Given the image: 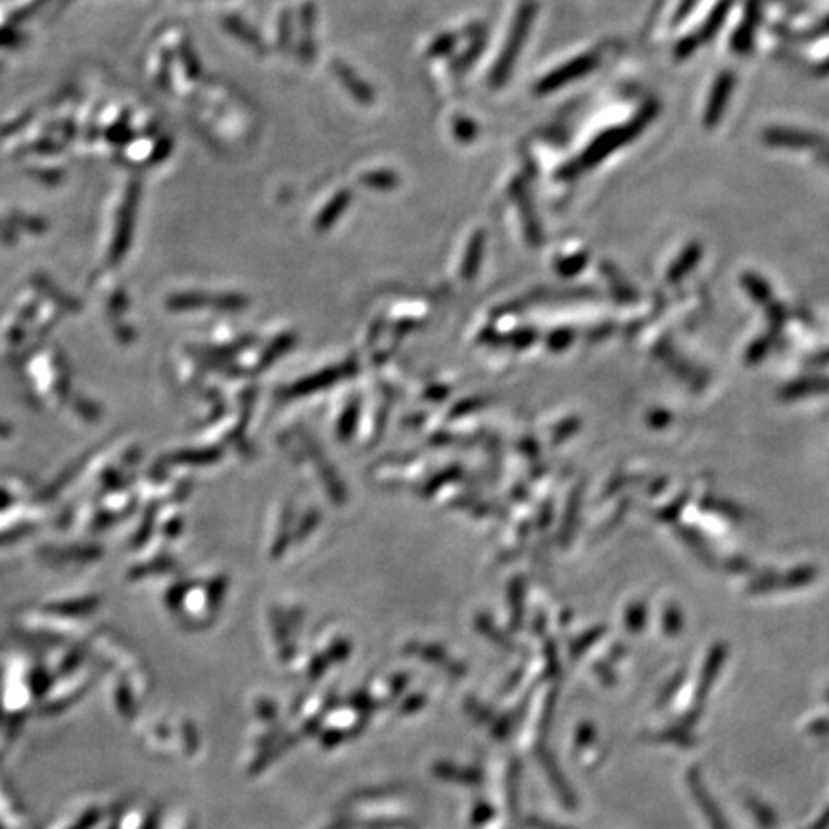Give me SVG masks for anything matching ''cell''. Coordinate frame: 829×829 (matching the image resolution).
I'll return each mask as SVG.
<instances>
[{"instance_id":"6da1fadb","label":"cell","mask_w":829,"mask_h":829,"mask_svg":"<svg viewBox=\"0 0 829 829\" xmlns=\"http://www.w3.org/2000/svg\"><path fill=\"white\" fill-rule=\"evenodd\" d=\"M534 13H536V4L534 3H524L519 8L517 18H514V23H513L511 35H509V39L505 42V49H504L502 54H499L497 64L492 69L490 81H492L494 87H502V85L509 79L513 66H514V62H517L519 52H521L524 40L528 37V31H530V25L534 22Z\"/></svg>"},{"instance_id":"7a4b0ae2","label":"cell","mask_w":829,"mask_h":829,"mask_svg":"<svg viewBox=\"0 0 829 829\" xmlns=\"http://www.w3.org/2000/svg\"><path fill=\"white\" fill-rule=\"evenodd\" d=\"M685 781H688V789L693 795L699 810L703 812V816L709 822L710 829H730V824H727L724 812L720 810L717 800L712 798L710 791L707 789V785L703 783V778H701V771H699L697 766L688 770Z\"/></svg>"},{"instance_id":"3957f363","label":"cell","mask_w":829,"mask_h":829,"mask_svg":"<svg viewBox=\"0 0 829 829\" xmlns=\"http://www.w3.org/2000/svg\"><path fill=\"white\" fill-rule=\"evenodd\" d=\"M597 64V58L595 56H580V58L573 60V62H568L566 66H561L559 69H555L551 71V74H548L546 77H543L538 85H536V93L539 94H548L551 93L553 89H559L563 87V85L570 83V81H575L576 77L584 76V74H588V71Z\"/></svg>"},{"instance_id":"277c9868","label":"cell","mask_w":829,"mask_h":829,"mask_svg":"<svg viewBox=\"0 0 829 829\" xmlns=\"http://www.w3.org/2000/svg\"><path fill=\"white\" fill-rule=\"evenodd\" d=\"M726 656H727V647L724 646V643H717V646L709 651L707 661L701 670V678H699V683H697L695 707L701 709V705L705 703V699L710 693V688L714 685V682H717L720 670L726 663Z\"/></svg>"},{"instance_id":"5b68a950","label":"cell","mask_w":829,"mask_h":829,"mask_svg":"<svg viewBox=\"0 0 829 829\" xmlns=\"http://www.w3.org/2000/svg\"><path fill=\"white\" fill-rule=\"evenodd\" d=\"M334 71H336L338 79L342 81V85H344V87H346L357 100H360L361 104H370V103H373V100H375L373 89H370L367 83H363L360 77H357V76L353 74V71H352L344 62L336 60V62H334Z\"/></svg>"},{"instance_id":"8992f818","label":"cell","mask_w":829,"mask_h":829,"mask_svg":"<svg viewBox=\"0 0 829 829\" xmlns=\"http://www.w3.org/2000/svg\"><path fill=\"white\" fill-rule=\"evenodd\" d=\"M313 23H316V6L308 3L302 8V40H299V56H302L304 62H311L313 54H316Z\"/></svg>"},{"instance_id":"52a82bcc","label":"cell","mask_w":829,"mask_h":829,"mask_svg":"<svg viewBox=\"0 0 829 829\" xmlns=\"http://www.w3.org/2000/svg\"><path fill=\"white\" fill-rule=\"evenodd\" d=\"M225 27L228 30V33H233V35L238 37L242 42H246V45L252 47L254 50H257V52H263V50H265V47H263V39H262L260 35H257L248 23H245L240 18H236L235 13H233V16H227V18H225Z\"/></svg>"},{"instance_id":"ba28073f","label":"cell","mask_w":829,"mask_h":829,"mask_svg":"<svg viewBox=\"0 0 829 829\" xmlns=\"http://www.w3.org/2000/svg\"><path fill=\"white\" fill-rule=\"evenodd\" d=\"M745 807L751 812V816L754 818V822L759 824L762 829H776V825H778L776 812L771 810L768 805H764L761 798L747 795L745 797Z\"/></svg>"},{"instance_id":"9c48e42d","label":"cell","mask_w":829,"mask_h":829,"mask_svg":"<svg viewBox=\"0 0 829 829\" xmlns=\"http://www.w3.org/2000/svg\"><path fill=\"white\" fill-rule=\"evenodd\" d=\"M655 741L661 743H670V745H678V747H691L695 745V737L690 732V727H685L683 724L680 726H670L666 730H661L655 734Z\"/></svg>"},{"instance_id":"30bf717a","label":"cell","mask_w":829,"mask_h":829,"mask_svg":"<svg viewBox=\"0 0 829 829\" xmlns=\"http://www.w3.org/2000/svg\"><path fill=\"white\" fill-rule=\"evenodd\" d=\"M361 181L365 183V187H373V189H392L396 187V175L390 174V171H375V174L363 175Z\"/></svg>"},{"instance_id":"8fae6325","label":"cell","mask_w":829,"mask_h":829,"mask_svg":"<svg viewBox=\"0 0 829 829\" xmlns=\"http://www.w3.org/2000/svg\"><path fill=\"white\" fill-rule=\"evenodd\" d=\"M348 198H350V194H348V192H340V194H336V196L333 198V202L328 204V206H326V209L321 213V223H323V225H328V223H331V221H333V219L338 216V213L346 208V204H348Z\"/></svg>"},{"instance_id":"7c38bea8","label":"cell","mask_w":829,"mask_h":829,"mask_svg":"<svg viewBox=\"0 0 829 829\" xmlns=\"http://www.w3.org/2000/svg\"><path fill=\"white\" fill-rule=\"evenodd\" d=\"M663 628H664V632L668 636H678L682 632V628H683V619H682V614L678 609L674 607H670L664 614V619H663Z\"/></svg>"},{"instance_id":"4fadbf2b","label":"cell","mask_w":829,"mask_h":829,"mask_svg":"<svg viewBox=\"0 0 829 829\" xmlns=\"http://www.w3.org/2000/svg\"><path fill=\"white\" fill-rule=\"evenodd\" d=\"M453 47H455V37H453V35H441V37L434 42V45H432L431 52H432L434 56H440V54H444V52H450Z\"/></svg>"},{"instance_id":"5bb4252c","label":"cell","mask_w":829,"mask_h":829,"mask_svg":"<svg viewBox=\"0 0 829 829\" xmlns=\"http://www.w3.org/2000/svg\"><path fill=\"white\" fill-rule=\"evenodd\" d=\"M808 732L814 735H820V737H829V720L827 718L812 720L808 726Z\"/></svg>"},{"instance_id":"9a60e30c","label":"cell","mask_w":829,"mask_h":829,"mask_svg":"<svg viewBox=\"0 0 829 829\" xmlns=\"http://www.w3.org/2000/svg\"><path fill=\"white\" fill-rule=\"evenodd\" d=\"M682 682H683V674H682V672H680V674H676L674 678H672V680L668 682V685H666V688H664V693L661 695V703H666L668 699H670L672 695H674V693L678 691V688H680V685H682Z\"/></svg>"},{"instance_id":"2e32d148","label":"cell","mask_w":829,"mask_h":829,"mask_svg":"<svg viewBox=\"0 0 829 829\" xmlns=\"http://www.w3.org/2000/svg\"><path fill=\"white\" fill-rule=\"evenodd\" d=\"M455 127H457V137H459V140H461V138H463V140H468L470 137H475V133H477L475 125L470 123V121H465V120L457 121Z\"/></svg>"},{"instance_id":"e0dca14e","label":"cell","mask_w":829,"mask_h":829,"mask_svg":"<svg viewBox=\"0 0 829 829\" xmlns=\"http://www.w3.org/2000/svg\"><path fill=\"white\" fill-rule=\"evenodd\" d=\"M281 49H287L289 45V37H290V16L287 12L282 13V18H281Z\"/></svg>"},{"instance_id":"ac0fdd59","label":"cell","mask_w":829,"mask_h":829,"mask_svg":"<svg viewBox=\"0 0 829 829\" xmlns=\"http://www.w3.org/2000/svg\"><path fill=\"white\" fill-rule=\"evenodd\" d=\"M808 829H829V810H825L818 818V822L812 824Z\"/></svg>"},{"instance_id":"d6986e66","label":"cell","mask_w":829,"mask_h":829,"mask_svg":"<svg viewBox=\"0 0 829 829\" xmlns=\"http://www.w3.org/2000/svg\"><path fill=\"white\" fill-rule=\"evenodd\" d=\"M825 697H827V701H829V690H827V693H825Z\"/></svg>"}]
</instances>
